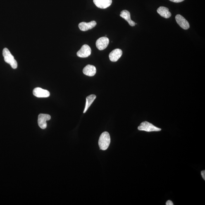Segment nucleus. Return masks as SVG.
<instances>
[{
  "mask_svg": "<svg viewBox=\"0 0 205 205\" xmlns=\"http://www.w3.org/2000/svg\"><path fill=\"white\" fill-rule=\"evenodd\" d=\"M111 142L110 135L108 132H105L100 136L99 145L100 149L103 151L106 150L109 147Z\"/></svg>",
  "mask_w": 205,
  "mask_h": 205,
  "instance_id": "obj_1",
  "label": "nucleus"
},
{
  "mask_svg": "<svg viewBox=\"0 0 205 205\" xmlns=\"http://www.w3.org/2000/svg\"><path fill=\"white\" fill-rule=\"evenodd\" d=\"M2 54L4 61L6 63L11 65L12 68L13 69H16L18 67L17 62L7 48H5L3 49Z\"/></svg>",
  "mask_w": 205,
  "mask_h": 205,
  "instance_id": "obj_2",
  "label": "nucleus"
},
{
  "mask_svg": "<svg viewBox=\"0 0 205 205\" xmlns=\"http://www.w3.org/2000/svg\"><path fill=\"white\" fill-rule=\"evenodd\" d=\"M137 128L139 130L144 131L147 132H158L161 130V128L155 126L152 124L147 121L142 122Z\"/></svg>",
  "mask_w": 205,
  "mask_h": 205,
  "instance_id": "obj_3",
  "label": "nucleus"
},
{
  "mask_svg": "<svg viewBox=\"0 0 205 205\" xmlns=\"http://www.w3.org/2000/svg\"><path fill=\"white\" fill-rule=\"evenodd\" d=\"M50 115L44 114H40L39 115L38 119V123L40 127L42 129H44L47 127L46 121L51 119Z\"/></svg>",
  "mask_w": 205,
  "mask_h": 205,
  "instance_id": "obj_4",
  "label": "nucleus"
},
{
  "mask_svg": "<svg viewBox=\"0 0 205 205\" xmlns=\"http://www.w3.org/2000/svg\"><path fill=\"white\" fill-rule=\"evenodd\" d=\"M91 53V49L90 46L87 44H84L80 50L77 51V55L79 57L86 58L90 56Z\"/></svg>",
  "mask_w": 205,
  "mask_h": 205,
  "instance_id": "obj_5",
  "label": "nucleus"
},
{
  "mask_svg": "<svg viewBox=\"0 0 205 205\" xmlns=\"http://www.w3.org/2000/svg\"><path fill=\"white\" fill-rule=\"evenodd\" d=\"M109 44V39L106 37H101L96 40V46L100 50H103L107 47Z\"/></svg>",
  "mask_w": 205,
  "mask_h": 205,
  "instance_id": "obj_6",
  "label": "nucleus"
},
{
  "mask_svg": "<svg viewBox=\"0 0 205 205\" xmlns=\"http://www.w3.org/2000/svg\"><path fill=\"white\" fill-rule=\"evenodd\" d=\"M33 94L34 96L38 98H47L50 96V93L47 90L40 87H37L34 89Z\"/></svg>",
  "mask_w": 205,
  "mask_h": 205,
  "instance_id": "obj_7",
  "label": "nucleus"
},
{
  "mask_svg": "<svg viewBox=\"0 0 205 205\" xmlns=\"http://www.w3.org/2000/svg\"><path fill=\"white\" fill-rule=\"evenodd\" d=\"M175 20H176L177 24L183 29L187 30L189 28V22L182 15H177L175 16Z\"/></svg>",
  "mask_w": 205,
  "mask_h": 205,
  "instance_id": "obj_8",
  "label": "nucleus"
},
{
  "mask_svg": "<svg viewBox=\"0 0 205 205\" xmlns=\"http://www.w3.org/2000/svg\"><path fill=\"white\" fill-rule=\"evenodd\" d=\"M96 25V22L95 21L89 22H82L79 24L78 26L80 30L82 31H86L94 28Z\"/></svg>",
  "mask_w": 205,
  "mask_h": 205,
  "instance_id": "obj_9",
  "label": "nucleus"
},
{
  "mask_svg": "<svg viewBox=\"0 0 205 205\" xmlns=\"http://www.w3.org/2000/svg\"><path fill=\"white\" fill-rule=\"evenodd\" d=\"M95 4L100 8L105 9L111 6L112 0H93Z\"/></svg>",
  "mask_w": 205,
  "mask_h": 205,
  "instance_id": "obj_10",
  "label": "nucleus"
},
{
  "mask_svg": "<svg viewBox=\"0 0 205 205\" xmlns=\"http://www.w3.org/2000/svg\"><path fill=\"white\" fill-rule=\"evenodd\" d=\"M122 54V51L121 49H116L114 50L109 54L110 61L113 62H117L121 57Z\"/></svg>",
  "mask_w": 205,
  "mask_h": 205,
  "instance_id": "obj_11",
  "label": "nucleus"
},
{
  "mask_svg": "<svg viewBox=\"0 0 205 205\" xmlns=\"http://www.w3.org/2000/svg\"><path fill=\"white\" fill-rule=\"evenodd\" d=\"M83 73L88 76H94L96 73V68L94 65H87L84 68Z\"/></svg>",
  "mask_w": 205,
  "mask_h": 205,
  "instance_id": "obj_12",
  "label": "nucleus"
},
{
  "mask_svg": "<svg viewBox=\"0 0 205 205\" xmlns=\"http://www.w3.org/2000/svg\"><path fill=\"white\" fill-rule=\"evenodd\" d=\"M120 17L127 21L128 22L129 25L131 26H134L136 25L135 22L133 21L131 19L130 13L128 10H123L120 13Z\"/></svg>",
  "mask_w": 205,
  "mask_h": 205,
  "instance_id": "obj_13",
  "label": "nucleus"
},
{
  "mask_svg": "<svg viewBox=\"0 0 205 205\" xmlns=\"http://www.w3.org/2000/svg\"><path fill=\"white\" fill-rule=\"evenodd\" d=\"M157 12L160 16L165 18H169L171 16L168 8L164 7H160L158 8Z\"/></svg>",
  "mask_w": 205,
  "mask_h": 205,
  "instance_id": "obj_14",
  "label": "nucleus"
},
{
  "mask_svg": "<svg viewBox=\"0 0 205 205\" xmlns=\"http://www.w3.org/2000/svg\"><path fill=\"white\" fill-rule=\"evenodd\" d=\"M96 98V96L94 94L91 95L87 96L86 99V106L83 112L84 113H86L87 111Z\"/></svg>",
  "mask_w": 205,
  "mask_h": 205,
  "instance_id": "obj_15",
  "label": "nucleus"
},
{
  "mask_svg": "<svg viewBox=\"0 0 205 205\" xmlns=\"http://www.w3.org/2000/svg\"><path fill=\"white\" fill-rule=\"evenodd\" d=\"M170 1L173 2H174L179 3L182 2L184 1V0H170Z\"/></svg>",
  "mask_w": 205,
  "mask_h": 205,
  "instance_id": "obj_16",
  "label": "nucleus"
},
{
  "mask_svg": "<svg viewBox=\"0 0 205 205\" xmlns=\"http://www.w3.org/2000/svg\"><path fill=\"white\" fill-rule=\"evenodd\" d=\"M201 175H202L203 178L204 180H205V170H203L201 172Z\"/></svg>",
  "mask_w": 205,
  "mask_h": 205,
  "instance_id": "obj_17",
  "label": "nucleus"
},
{
  "mask_svg": "<svg viewBox=\"0 0 205 205\" xmlns=\"http://www.w3.org/2000/svg\"><path fill=\"white\" fill-rule=\"evenodd\" d=\"M166 205H174L173 203L171 201L168 200L166 202Z\"/></svg>",
  "mask_w": 205,
  "mask_h": 205,
  "instance_id": "obj_18",
  "label": "nucleus"
}]
</instances>
